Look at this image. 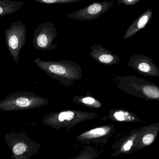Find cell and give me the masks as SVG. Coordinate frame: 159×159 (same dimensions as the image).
I'll list each match as a JSON object with an SVG mask.
<instances>
[{
  "instance_id": "6da1fadb",
  "label": "cell",
  "mask_w": 159,
  "mask_h": 159,
  "mask_svg": "<svg viewBox=\"0 0 159 159\" xmlns=\"http://www.w3.org/2000/svg\"><path fill=\"white\" fill-rule=\"evenodd\" d=\"M34 62L52 79L67 87L74 85V81L83 77L80 65L70 61H46L37 58Z\"/></svg>"
},
{
  "instance_id": "7a4b0ae2",
  "label": "cell",
  "mask_w": 159,
  "mask_h": 159,
  "mask_svg": "<svg viewBox=\"0 0 159 159\" xmlns=\"http://www.w3.org/2000/svg\"><path fill=\"white\" fill-rule=\"evenodd\" d=\"M117 88L128 94L146 101L159 102V87L134 75L118 76Z\"/></svg>"
},
{
  "instance_id": "3957f363",
  "label": "cell",
  "mask_w": 159,
  "mask_h": 159,
  "mask_svg": "<svg viewBox=\"0 0 159 159\" xmlns=\"http://www.w3.org/2000/svg\"><path fill=\"white\" fill-rule=\"evenodd\" d=\"M49 101L28 91H21L7 95L0 101V110L16 111L40 108L46 106Z\"/></svg>"
},
{
  "instance_id": "277c9868",
  "label": "cell",
  "mask_w": 159,
  "mask_h": 159,
  "mask_svg": "<svg viewBox=\"0 0 159 159\" xmlns=\"http://www.w3.org/2000/svg\"><path fill=\"white\" fill-rule=\"evenodd\" d=\"M4 139L11 151L12 159H31L39 153L42 147L25 132H10L5 134Z\"/></svg>"
},
{
  "instance_id": "5b68a950",
  "label": "cell",
  "mask_w": 159,
  "mask_h": 159,
  "mask_svg": "<svg viewBox=\"0 0 159 159\" xmlns=\"http://www.w3.org/2000/svg\"><path fill=\"white\" fill-rule=\"evenodd\" d=\"M98 116L99 115L95 113L77 110H63L47 114L43 119V122L44 125L57 130L61 128L69 130L82 121Z\"/></svg>"
},
{
  "instance_id": "8992f818",
  "label": "cell",
  "mask_w": 159,
  "mask_h": 159,
  "mask_svg": "<svg viewBox=\"0 0 159 159\" xmlns=\"http://www.w3.org/2000/svg\"><path fill=\"white\" fill-rule=\"evenodd\" d=\"M27 33V26L20 20L13 22L5 32L7 49L17 64L19 61L20 50L26 44Z\"/></svg>"
},
{
  "instance_id": "52a82bcc",
  "label": "cell",
  "mask_w": 159,
  "mask_h": 159,
  "mask_svg": "<svg viewBox=\"0 0 159 159\" xmlns=\"http://www.w3.org/2000/svg\"><path fill=\"white\" fill-rule=\"evenodd\" d=\"M57 35V30L53 22L47 21L41 23L34 30L33 45L37 50H55L58 45L53 43Z\"/></svg>"
},
{
  "instance_id": "ba28073f",
  "label": "cell",
  "mask_w": 159,
  "mask_h": 159,
  "mask_svg": "<svg viewBox=\"0 0 159 159\" xmlns=\"http://www.w3.org/2000/svg\"><path fill=\"white\" fill-rule=\"evenodd\" d=\"M114 5V2L107 1L95 2L67 15L69 18L75 20H93L99 18Z\"/></svg>"
},
{
  "instance_id": "9c48e42d",
  "label": "cell",
  "mask_w": 159,
  "mask_h": 159,
  "mask_svg": "<svg viewBox=\"0 0 159 159\" xmlns=\"http://www.w3.org/2000/svg\"><path fill=\"white\" fill-rule=\"evenodd\" d=\"M115 131L114 125H104L84 132L78 135L76 139L82 143L87 144L90 143L104 144L108 142Z\"/></svg>"
},
{
  "instance_id": "30bf717a",
  "label": "cell",
  "mask_w": 159,
  "mask_h": 159,
  "mask_svg": "<svg viewBox=\"0 0 159 159\" xmlns=\"http://www.w3.org/2000/svg\"><path fill=\"white\" fill-rule=\"evenodd\" d=\"M127 65L142 75L159 77V67L151 58L145 55L134 54L130 58Z\"/></svg>"
},
{
  "instance_id": "8fae6325",
  "label": "cell",
  "mask_w": 159,
  "mask_h": 159,
  "mask_svg": "<svg viewBox=\"0 0 159 159\" xmlns=\"http://www.w3.org/2000/svg\"><path fill=\"white\" fill-rule=\"evenodd\" d=\"M159 133V123L140 128L139 134L133 152L146 148L157 139Z\"/></svg>"
},
{
  "instance_id": "7c38bea8",
  "label": "cell",
  "mask_w": 159,
  "mask_h": 159,
  "mask_svg": "<svg viewBox=\"0 0 159 159\" xmlns=\"http://www.w3.org/2000/svg\"><path fill=\"white\" fill-rule=\"evenodd\" d=\"M140 129L132 131L127 136L119 140L112 146L113 151L110 156L116 157L122 154L133 153L136 143Z\"/></svg>"
},
{
  "instance_id": "4fadbf2b",
  "label": "cell",
  "mask_w": 159,
  "mask_h": 159,
  "mask_svg": "<svg viewBox=\"0 0 159 159\" xmlns=\"http://www.w3.org/2000/svg\"><path fill=\"white\" fill-rule=\"evenodd\" d=\"M89 55L103 65L112 66L118 64L120 62V59L118 56L111 53L101 45L94 44L92 46Z\"/></svg>"
},
{
  "instance_id": "5bb4252c",
  "label": "cell",
  "mask_w": 159,
  "mask_h": 159,
  "mask_svg": "<svg viewBox=\"0 0 159 159\" xmlns=\"http://www.w3.org/2000/svg\"><path fill=\"white\" fill-rule=\"evenodd\" d=\"M153 16V11L148 9L141 14L131 23L125 32L123 39H128L133 37L138 31L146 27Z\"/></svg>"
},
{
  "instance_id": "9a60e30c",
  "label": "cell",
  "mask_w": 159,
  "mask_h": 159,
  "mask_svg": "<svg viewBox=\"0 0 159 159\" xmlns=\"http://www.w3.org/2000/svg\"><path fill=\"white\" fill-rule=\"evenodd\" d=\"M108 118L113 121L126 122H143L135 114L126 109H112L109 112Z\"/></svg>"
},
{
  "instance_id": "2e32d148",
  "label": "cell",
  "mask_w": 159,
  "mask_h": 159,
  "mask_svg": "<svg viewBox=\"0 0 159 159\" xmlns=\"http://www.w3.org/2000/svg\"><path fill=\"white\" fill-rule=\"evenodd\" d=\"M25 3L22 1L0 0V17L11 15L19 11Z\"/></svg>"
},
{
  "instance_id": "e0dca14e",
  "label": "cell",
  "mask_w": 159,
  "mask_h": 159,
  "mask_svg": "<svg viewBox=\"0 0 159 159\" xmlns=\"http://www.w3.org/2000/svg\"><path fill=\"white\" fill-rule=\"evenodd\" d=\"M73 102L89 108L98 109L101 108L102 107V104L97 99L87 94L84 96L76 95L73 98Z\"/></svg>"
},
{
  "instance_id": "ac0fdd59",
  "label": "cell",
  "mask_w": 159,
  "mask_h": 159,
  "mask_svg": "<svg viewBox=\"0 0 159 159\" xmlns=\"http://www.w3.org/2000/svg\"><path fill=\"white\" fill-rule=\"evenodd\" d=\"M99 157V153L93 148L87 146L82 149L78 156L70 159H95Z\"/></svg>"
},
{
  "instance_id": "d6986e66",
  "label": "cell",
  "mask_w": 159,
  "mask_h": 159,
  "mask_svg": "<svg viewBox=\"0 0 159 159\" xmlns=\"http://www.w3.org/2000/svg\"><path fill=\"white\" fill-rule=\"evenodd\" d=\"M34 1L41 3L52 4L57 3H70L80 2L81 0H34Z\"/></svg>"
},
{
  "instance_id": "ffe728a7",
  "label": "cell",
  "mask_w": 159,
  "mask_h": 159,
  "mask_svg": "<svg viewBox=\"0 0 159 159\" xmlns=\"http://www.w3.org/2000/svg\"><path fill=\"white\" fill-rule=\"evenodd\" d=\"M141 0H121L120 2L126 5H134L138 3Z\"/></svg>"
}]
</instances>
